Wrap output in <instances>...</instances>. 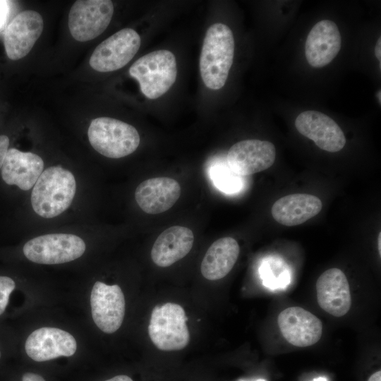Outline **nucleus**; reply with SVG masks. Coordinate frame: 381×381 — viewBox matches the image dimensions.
Masks as SVG:
<instances>
[{"instance_id":"nucleus-1","label":"nucleus","mask_w":381,"mask_h":381,"mask_svg":"<svg viewBox=\"0 0 381 381\" xmlns=\"http://www.w3.org/2000/svg\"><path fill=\"white\" fill-rule=\"evenodd\" d=\"M235 43L231 30L214 23L207 30L200 57V71L205 86L219 90L226 83L233 64Z\"/></svg>"},{"instance_id":"nucleus-2","label":"nucleus","mask_w":381,"mask_h":381,"mask_svg":"<svg viewBox=\"0 0 381 381\" xmlns=\"http://www.w3.org/2000/svg\"><path fill=\"white\" fill-rule=\"evenodd\" d=\"M76 190L73 174L54 166L46 169L35 183L31 193L34 211L44 218H53L71 205Z\"/></svg>"},{"instance_id":"nucleus-3","label":"nucleus","mask_w":381,"mask_h":381,"mask_svg":"<svg viewBox=\"0 0 381 381\" xmlns=\"http://www.w3.org/2000/svg\"><path fill=\"white\" fill-rule=\"evenodd\" d=\"M129 74L137 80L146 97L157 99L165 94L176 81L175 56L166 49L152 52L136 60L130 67Z\"/></svg>"},{"instance_id":"nucleus-4","label":"nucleus","mask_w":381,"mask_h":381,"mask_svg":"<svg viewBox=\"0 0 381 381\" xmlns=\"http://www.w3.org/2000/svg\"><path fill=\"white\" fill-rule=\"evenodd\" d=\"M87 136L97 152L113 159L132 154L140 144V135L135 127L110 117L93 119L88 128Z\"/></svg>"},{"instance_id":"nucleus-5","label":"nucleus","mask_w":381,"mask_h":381,"mask_svg":"<svg viewBox=\"0 0 381 381\" xmlns=\"http://www.w3.org/2000/svg\"><path fill=\"white\" fill-rule=\"evenodd\" d=\"M184 309L167 303L155 306L151 313L148 334L155 346L162 351H179L189 343L190 334Z\"/></svg>"},{"instance_id":"nucleus-6","label":"nucleus","mask_w":381,"mask_h":381,"mask_svg":"<svg viewBox=\"0 0 381 381\" xmlns=\"http://www.w3.org/2000/svg\"><path fill=\"white\" fill-rule=\"evenodd\" d=\"M85 243L79 236L68 234H51L37 236L23 246V253L30 261L44 265L68 262L82 256Z\"/></svg>"},{"instance_id":"nucleus-7","label":"nucleus","mask_w":381,"mask_h":381,"mask_svg":"<svg viewBox=\"0 0 381 381\" xmlns=\"http://www.w3.org/2000/svg\"><path fill=\"white\" fill-rule=\"evenodd\" d=\"M113 13L111 1H76L68 14V28L72 37L79 42L96 38L107 29Z\"/></svg>"},{"instance_id":"nucleus-8","label":"nucleus","mask_w":381,"mask_h":381,"mask_svg":"<svg viewBox=\"0 0 381 381\" xmlns=\"http://www.w3.org/2000/svg\"><path fill=\"white\" fill-rule=\"evenodd\" d=\"M140 46V37L131 28L122 29L101 42L92 54L89 64L99 72H110L125 66Z\"/></svg>"},{"instance_id":"nucleus-9","label":"nucleus","mask_w":381,"mask_h":381,"mask_svg":"<svg viewBox=\"0 0 381 381\" xmlns=\"http://www.w3.org/2000/svg\"><path fill=\"white\" fill-rule=\"evenodd\" d=\"M92 317L97 327L104 333L117 331L125 315L123 293L117 284L96 282L90 294Z\"/></svg>"},{"instance_id":"nucleus-10","label":"nucleus","mask_w":381,"mask_h":381,"mask_svg":"<svg viewBox=\"0 0 381 381\" xmlns=\"http://www.w3.org/2000/svg\"><path fill=\"white\" fill-rule=\"evenodd\" d=\"M276 149L273 143L257 139L239 141L226 155V163L235 174L245 176L270 168L274 162Z\"/></svg>"},{"instance_id":"nucleus-11","label":"nucleus","mask_w":381,"mask_h":381,"mask_svg":"<svg viewBox=\"0 0 381 381\" xmlns=\"http://www.w3.org/2000/svg\"><path fill=\"white\" fill-rule=\"evenodd\" d=\"M43 30L41 15L32 10L18 13L7 26L4 43L7 56L18 60L32 49Z\"/></svg>"},{"instance_id":"nucleus-12","label":"nucleus","mask_w":381,"mask_h":381,"mask_svg":"<svg viewBox=\"0 0 381 381\" xmlns=\"http://www.w3.org/2000/svg\"><path fill=\"white\" fill-rule=\"evenodd\" d=\"M25 349L30 358L42 362L73 356L76 351L77 343L69 332L59 328L44 327L28 336Z\"/></svg>"},{"instance_id":"nucleus-13","label":"nucleus","mask_w":381,"mask_h":381,"mask_svg":"<svg viewBox=\"0 0 381 381\" xmlns=\"http://www.w3.org/2000/svg\"><path fill=\"white\" fill-rule=\"evenodd\" d=\"M295 126L301 135L313 140L323 150L336 152L346 144L344 134L339 125L320 111H303L296 119Z\"/></svg>"},{"instance_id":"nucleus-14","label":"nucleus","mask_w":381,"mask_h":381,"mask_svg":"<svg viewBox=\"0 0 381 381\" xmlns=\"http://www.w3.org/2000/svg\"><path fill=\"white\" fill-rule=\"evenodd\" d=\"M277 323L285 339L294 346L306 347L321 338V320L301 307H289L278 315Z\"/></svg>"},{"instance_id":"nucleus-15","label":"nucleus","mask_w":381,"mask_h":381,"mask_svg":"<svg viewBox=\"0 0 381 381\" xmlns=\"http://www.w3.org/2000/svg\"><path fill=\"white\" fill-rule=\"evenodd\" d=\"M317 301L320 307L335 317L350 310L351 298L348 279L338 268L325 271L316 282Z\"/></svg>"},{"instance_id":"nucleus-16","label":"nucleus","mask_w":381,"mask_h":381,"mask_svg":"<svg viewBox=\"0 0 381 381\" xmlns=\"http://www.w3.org/2000/svg\"><path fill=\"white\" fill-rule=\"evenodd\" d=\"M341 42L339 28L333 21H319L309 32L305 44L308 64L314 68L327 66L339 53Z\"/></svg>"},{"instance_id":"nucleus-17","label":"nucleus","mask_w":381,"mask_h":381,"mask_svg":"<svg viewBox=\"0 0 381 381\" xmlns=\"http://www.w3.org/2000/svg\"><path fill=\"white\" fill-rule=\"evenodd\" d=\"M181 195L179 182L169 177L145 180L135 189V199L140 209L150 214L169 210Z\"/></svg>"},{"instance_id":"nucleus-18","label":"nucleus","mask_w":381,"mask_h":381,"mask_svg":"<svg viewBox=\"0 0 381 381\" xmlns=\"http://www.w3.org/2000/svg\"><path fill=\"white\" fill-rule=\"evenodd\" d=\"M42 159L32 152L8 149L1 167V177L8 185L28 190L35 186L42 173Z\"/></svg>"},{"instance_id":"nucleus-19","label":"nucleus","mask_w":381,"mask_h":381,"mask_svg":"<svg viewBox=\"0 0 381 381\" xmlns=\"http://www.w3.org/2000/svg\"><path fill=\"white\" fill-rule=\"evenodd\" d=\"M194 242L193 231L185 226H173L157 237L151 250V258L159 267H169L184 258Z\"/></svg>"},{"instance_id":"nucleus-20","label":"nucleus","mask_w":381,"mask_h":381,"mask_svg":"<svg viewBox=\"0 0 381 381\" xmlns=\"http://www.w3.org/2000/svg\"><path fill=\"white\" fill-rule=\"evenodd\" d=\"M322 207V201L317 196L296 193L284 196L275 201L271 208V214L278 223L293 226L316 216Z\"/></svg>"},{"instance_id":"nucleus-21","label":"nucleus","mask_w":381,"mask_h":381,"mask_svg":"<svg viewBox=\"0 0 381 381\" xmlns=\"http://www.w3.org/2000/svg\"><path fill=\"white\" fill-rule=\"evenodd\" d=\"M240 252L238 242L231 237L215 241L207 249L201 262V273L208 280L224 277L234 266Z\"/></svg>"},{"instance_id":"nucleus-22","label":"nucleus","mask_w":381,"mask_h":381,"mask_svg":"<svg viewBox=\"0 0 381 381\" xmlns=\"http://www.w3.org/2000/svg\"><path fill=\"white\" fill-rule=\"evenodd\" d=\"M259 274L262 284L270 290L284 289L291 282L288 265L277 255H270L262 260Z\"/></svg>"},{"instance_id":"nucleus-23","label":"nucleus","mask_w":381,"mask_h":381,"mask_svg":"<svg viewBox=\"0 0 381 381\" xmlns=\"http://www.w3.org/2000/svg\"><path fill=\"white\" fill-rule=\"evenodd\" d=\"M210 177L214 185L226 193H235L243 186L242 176L233 172L225 163L219 162L212 166Z\"/></svg>"},{"instance_id":"nucleus-24","label":"nucleus","mask_w":381,"mask_h":381,"mask_svg":"<svg viewBox=\"0 0 381 381\" xmlns=\"http://www.w3.org/2000/svg\"><path fill=\"white\" fill-rule=\"evenodd\" d=\"M14 281L6 276H0V315L5 311L8 303L9 296L15 289Z\"/></svg>"},{"instance_id":"nucleus-25","label":"nucleus","mask_w":381,"mask_h":381,"mask_svg":"<svg viewBox=\"0 0 381 381\" xmlns=\"http://www.w3.org/2000/svg\"><path fill=\"white\" fill-rule=\"evenodd\" d=\"M9 139L5 135H0V169H1L6 154L8 150Z\"/></svg>"},{"instance_id":"nucleus-26","label":"nucleus","mask_w":381,"mask_h":381,"mask_svg":"<svg viewBox=\"0 0 381 381\" xmlns=\"http://www.w3.org/2000/svg\"><path fill=\"white\" fill-rule=\"evenodd\" d=\"M8 11V1H0V28L4 25Z\"/></svg>"},{"instance_id":"nucleus-27","label":"nucleus","mask_w":381,"mask_h":381,"mask_svg":"<svg viewBox=\"0 0 381 381\" xmlns=\"http://www.w3.org/2000/svg\"><path fill=\"white\" fill-rule=\"evenodd\" d=\"M22 381H45V380L38 374L26 373L23 375Z\"/></svg>"},{"instance_id":"nucleus-28","label":"nucleus","mask_w":381,"mask_h":381,"mask_svg":"<svg viewBox=\"0 0 381 381\" xmlns=\"http://www.w3.org/2000/svg\"><path fill=\"white\" fill-rule=\"evenodd\" d=\"M375 54L376 58L380 61V64H381V37H380L376 43L375 48Z\"/></svg>"},{"instance_id":"nucleus-29","label":"nucleus","mask_w":381,"mask_h":381,"mask_svg":"<svg viewBox=\"0 0 381 381\" xmlns=\"http://www.w3.org/2000/svg\"><path fill=\"white\" fill-rule=\"evenodd\" d=\"M104 381H133L130 377L124 375H117Z\"/></svg>"},{"instance_id":"nucleus-30","label":"nucleus","mask_w":381,"mask_h":381,"mask_svg":"<svg viewBox=\"0 0 381 381\" xmlns=\"http://www.w3.org/2000/svg\"><path fill=\"white\" fill-rule=\"evenodd\" d=\"M368 381H381V371L378 370L374 373L371 375Z\"/></svg>"},{"instance_id":"nucleus-31","label":"nucleus","mask_w":381,"mask_h":381,"mask_svg":"<svg viewBox=\"0 0 381 381\" xmlns=\"http://www.w3.org/2000/svg\"><path fill=\"white\" fill-rule=\"evenodd\" d=\"M236 381H267V380L262 378H259L256 380H248V379L241 378V379L237 380Z\"/></svg>"},{"instance_id":"nucleus-32","label":"nucleus","mask_w":381,"mask_h":381,"mask_svg":"<svg viewBox=\"0 0 381 381\" xmlns=\"http://www.w3.org/2000/svg\"><path fill=\"white\" fill-rule=\"evenodd\" d=\"M312 381H328L327 379L325 377H318L313 379Z\"/></svg>"},{"instance_id":"nucleus-33","label":"nucleus","mask_w":381,"mask_h":381,"mask_svg":"<svg viewBox=\"0 0 381 381\" xmlns=\"http://www.w3.org/2000/svg\"><path fill=\"white\" fill-rule=\"evenodd\" d=\"M380 243H381V234L380 233V234H379V236H378V249H379L380 255H381V246H380Z\"/></svg>"},{"instance_id":"nucleus-34","label":"nucleus","mask_w":381,"mask_h":381,"mask_svg":"<svg viewBox=\"0 0 381 381\" xmlns=\"http://www.w3.org/2000/svg\"><path fill=\"white\" fill-rule=\"evenodd\" d=\"M380 95H381V92H380V90H379V92L377 94V96L380 104L381 103V97H380Z\"/></svg>"},{"instance_id":"nucleus-35","label":"nucleus","mask_w":381,"mask_h":381,"mask_svg":"<svg viewBox=\"0 0 381 381\" xmlns=\"http://www.w3.org/2000/svg\"><path fill=\"white\" fill-rule=\"evenodd\" d=\"M1 351H0V358H1Z\"/></svg>"}]
</instances>
